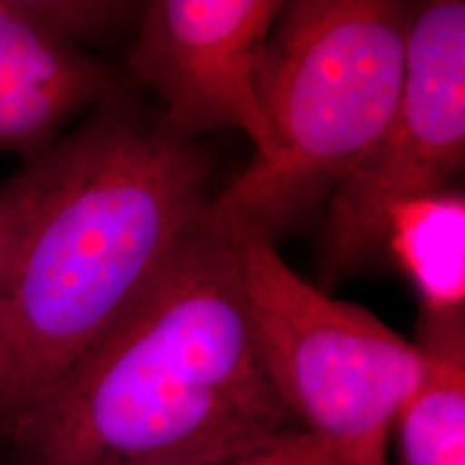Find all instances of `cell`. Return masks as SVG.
Here are the masks:
<instances>
[{"mask_svg":"<svg viewBox=\"0 0 465 465\" xmlns=\"http://www.w3.org/2000/svg\"><path fill=\"white\" fill-rule=\"evenodd\" d=\"M298 431L254 341L237 235L203 209L141 298L0 433L15 465H218Z\"/></svg>","mask_w":465,"mask_h":465,"instance_id":"2","label":"cell"},{"mask_svg":"<svg viewBox=\"0 0 465 465\" xmlns=\"http://www.w3.org/2000/svg\"><path fill=\"white\" fill-rule=\"evenodd\" d=\"M0 391H3V284H0Z\"/></svg>","mask_w":465,"mask_h":465,"instance_id":"12","label":"cell"},{"mask_svg":"<svg viewBox=\"0 0 465 465\" xmlns=\"http://www.w3.org/2000/svg\"><path fill=\"white\" fill-rule=\"evenodd\" d=\"M282 0H151L144 3L125 56V78L158 97L162 125L199 141L240 130L252 160L274 151L261 104L265 44Z\"/></svg>","mask_w":465,"mask_h":465,"instance_id":"6","label":"cell"},{"mask_svg":"<svg viewBox=\"0 0 465 465\" xmlns=\"http://www.w3.org/2000/svg\"><path fill=\"white\" fill-rule=\"evenodd\" d=\"M218 465H353L339 449L315 433L298 431L254 455Z\"/></svg>","mask_w":465,"mask_h":465,"instance_id":"11","label":"cell"},{"mask_svg":"<svg viewBox=\"0 0 465 465\" xmlns=\"http://www.w3.org/2000/svg\"><path fill=\"white\" fill-rule=\"evenodd\" d=\"M26 5L52 31L83 48L86 42L121 31L130 20L138 22L143 9V5L116 0H26Z\"/></svg>","mask_w":465,"mask_h":465,"instance_id":"10","label":"cell"},{"mask_svg":"<svg viewBox=\"0 0 465 465\" xmlns=\"http://www.w3.org/2000/svg\"><path fill=\"white\" fill-rule=\"evenodd\" d=\"M410 17L394 0L284 3L261 65L274 151L207 201L218 223L274 242L332 196L397 110Z\"/></svg>","mask_w":465,"mask_h":465,"instance_id":"3","label":"cell"},{"mask_svg":"<svg viewBox=\"0 0 465 465\" xmlns=\"http://www.w3.org/2000/svg\"><path fill=\"white\" fill-rule=\"evenodd\" d=\"M427 373L399 411V465H465V341L420 347Z\"/></svg>","mask_w":465,"mask_h":465,"instance_id":"9","label":"cell"},{"mask_svg":"<svg viewBox=\"0 0 465 465\" xmlns=\"http://www.w3.org/2000/svg\"><path fill=\"white\" fill-rule=\"evenodd\" d=\"M237 261L261 360L300 427L353 465H391L394 422L427 373L422 349L304 281L265 237L237 235Z\"/></svg>","mask_w":465,"mask_h":465,"instance_id":"4","label":"cell"},{"mask_svg":"<svg viewBox=\"0 0 465 465\" xmlns=\"http://www.w3.org/2000/svg\"><path fill=\"white\" fill-rule=\"evenodd\" d=\"M383 261L414 289L420 317L416 345L465 341V194L433 192L394 209Z\"/></svg>","mask_w":465,"mask_h":465,"instance_id":"8","label":"cell"},{"mask_svg":"<svg viewBox=\"0 0 465 465\" xmlns=\"http://www.w3.org/2000/svg\"><path fill=\"white\" fill-rule=\"evenodd\" d=\"M116 84L106 63L44 25L26 0H0V155L42 153Z\"/></svg>","mask_w":465,"mask_h":465,"instance_id":"7","label":"cell"},{"mask_svg":"<svg viewBox=\"0 0 465 465\" xmlns=\"http://www.w3.org/2000/svg\"><path fill=\"white\" fill-rule=\"evenodd\" d=\"M212 166L119 83L0 185V431L160 276L207 205Z\"/></svg>","mask_w":465,"mask_h":465,"instance_id":"1","label":"cell"},{"mask_svg":"<svg viewBox=\"0 0 465 465\" xmlns=\"http://www.w3.org/2000/svg\"><path fill=\"white\" fill-rule=\"evenodd\" d=\"M465 166V3L411 7L407 67L391 124L330 196L323 291L383 263L388 223L405 203L452 188Z\"/></svg>","mask_w":465,"mask_h":465,"instance_id":"5","label":"cell"}]
</instances>
